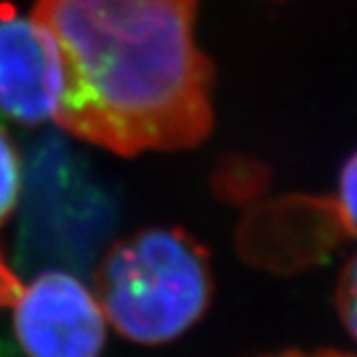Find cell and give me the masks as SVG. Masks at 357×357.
Here are the masks:
<instances>
[{"label":"cell","instance_id":"cell-8","mask_svg":"<svg viewBox=\"0 0 357 357\" xmlns=\"http://www.w3.org/2000/svg\"><path fill=\"white\" fill-rule=\"evenodd\" d=\"M21 290H24V285H21L19 276L14 274L12 267L3 258V253H0V309L17 304Z\"/></svg>","mask_w":357,"mask_h":357},{"label":"cell","instance_id":"cell-7","mask_svg":"<svg viewBox=\"0 0 357 357\" xmlns=\"http://www.w3.org/2000/svg\"><path fill=\"white\" fill-rule=\"evenodd\" d=\"M337 211L346 230L357 237V153H353L341 169Z\"/></svg>","mask_w":357,"mask_h":357},{"label":"cell","instance_id":"cell-6","mask_svg":"<svg viewBox=\"0 0 357 357\" xmlns=\"http://www.w3.org/2000/svg\"><path fill=\"white\" fill-rule=\"evenodd\" d=\"M334 306L341 323L357 341V255H353L341 269L337 290H334Z\"/></svg>","mask_w":357,"mask_h":357},{"label":"cell","instance_id":"cell-2","mask_svg":"<svg viewBox=\"0 0 357 357\" xmlns=\"http://www.w3.org/2000/svg\"><path fill=\"white\" fill-rule=\"evenodd\" d=\"M213 299L209 251L181 227H146L116 241L98 271V302L121 337L144 346L178 339Z\"/></svg>","mask_w":357,"mask_h":357},{"label":"cell","instance_id":"cell-5","mask_svg":"<svg viewBox=\"0 0 357 357\" xmlns=\"http://www.w3.org/2000/svg\"><path fill=\"white\" fill-rule=\"evenodd\" d=\"M21 190V162L12 139L0 128V225L10 218Z\"/></svg>","mask_w":357,"mask_h":357},{"label":"cell","instance_id":"cell-9","mask_svg":"<svg viewBox=\"0 0 357 357\" xmlns=\"http://www.w3.org/2000/svg\"><path fill=\"white\" fill-rule=\"evenodd\" d=\"M262 357H357V355H348L341 351H283V353L262 355Z\"/></svg>","mask_w":357,"mask_h":357},{"label":"cell","instance_id":"cell-1","mask_svg":"<svg viewBox=\"0 0 357 357\" xmlns=\"http://www.w3.org/2000/svg\"><path fill=\"white\" fill-rule=\"evenodd\" d=\"M197 0H38L54 40L63 130L121 155L199 144L213 70L195 45Z\"/></svg>","mask_w":357,"mask_h":357},{"label":"cell","instance_id":"cell-3","mask_svg":"<svg viewBox=\"0 0 357 357\" xmlns=\"http://www.w3.org/2000/svg\"><path fill=\"white\" fill-rule=\"evenodd\" d=\"M14 332L28 357H100L107 337L98 297L77 276L56 269L21 290Z\"/></svg>","mask_w":357,"mask_h":357},{"label":"cell","instance_id":"cell-10","mask_svg":"<svg viewBox=\"0 0 357 357\" xmlns=\"http://www.w3.org/2000/svg\"><path fill=\"white\" fill-rule=\"evenodd\" d=\"M0 357H3V355H0Z\"/></svg>","mask_w":357,"mask_h":357},{"label":"cell","instance_id":"cell-4","mask_svg":"<svg viewBox=\"0 0 357 357\" xmlns=\"http://www.w3.org/2000/svg\"><path fill=\"white\" fill-rule=\"evenodd\" d=\"M61 61L54 40L33 17L0 3V112L24 126L54 116Z\"/></svg>","mask_w":357,"mask_h":357}]
</instances>
